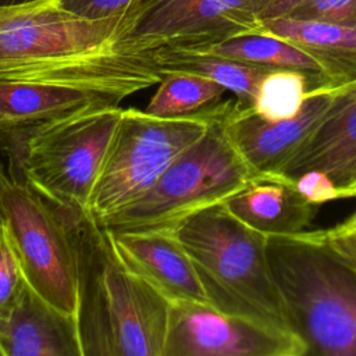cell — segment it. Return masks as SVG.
Returning a JSON list of instances; mask_svg holds the SVG:
<instances>
[{"label": "cell", "mask_w": 356, "mask_h": 356, "mask_svg": "<svg viewBox=\"0 0 356 356\" xmlns=\"http://www.w3.org/2000/svg\"><path fill=\"white\" fill-rule=\"evenodd\" d=\"M124 15L79 17L58 0L0 6V82L82 85L131 96L159 83L154 51L121 42Z\"/></svg>", "instance_id": "6da1fadb"}, {"label": "cell", "mask_w": 356, "mask_h": 356, "mask_svg": "<svg viewBox=\"0 0 356 356\" xmlns=\"http://www.w3.org/2000/svg\"><path fill=\"white\" fill-rule=\"evenodd\" d=\"M78 257L83 356H163L171 303L120 257L110 231L65 211Z\"/></svg>", "instance_id": "7a4b0ae2"}, {"label": "cell", "mask_w": 356, "mask_h": 356, "mask_svg": "<svg viewBox=\"0 0 356 356\" xmlns=\"http://www.w3.org/2000/svg\"><path fill=\"white\" fill-rule=\"evenodd\" d=\"M267 259L288 325L307 355L356 356V268L317 229L267 236Z\"/></svg>", "instance_id": "3957f363"}, {"label": "cell", "mask_w": 356, "mask_h": 356, "mask_svg": "<svg viewBox=\"0 0 356 356\" xmlns=\"http://www.w3.org/2000/svg\"><path fill=\"white\" fill-rule=\"evenodd\" d=\"M172 232L189 254L210 306L292 334L271 277L267 236L246 227L222 203L189 216Z\"/></svg>", "instance_id": "277c9868"}, {"label": "cell", "mask_w": 356, "mask_h": 356, "mask_svg": "<svg viewBox=\"0 0 356 356\" xmlns=\"http://www.w3.org/2000/svg\"><path fill=\"white\" fill-rule=\"evenodd\" d=\"M121 111L96 107L6 131L13 172L58 209L85 213Z\"/></svg>", "instance_id": "5b68a950"}, {"label": "cell", "mask_w": 356, "mask_h": 356, "mask_svg": "<svg viewBox=\"0 0 356 356\" xmlns=\"http://www.w3.org/2000/svg\"><path fill=\"white\" fill-rule=\"evenodd\" d=\"M228 99L207 131L185 149L134 204L102 224L113 232H172L189 216L225 202L254 177L229 142L222 117Z\"/></svg>", "instance_id": "8992f818"}, {"label": "cell", "mask_w": 356, "mask_h": 356, "mask_svg": "<svg viewBox=\"0 0 356 356\" xmlns=\"http://www.w3.org/2000/svg\"><path fill=\"white\" fill-rule=\"evenodd\" d=\"M225 103L178 118L154 117L135 107L122 108L85 213L103 222L134 204L207 131Z\"/></svg>", "instance_id": "52a82bcc"}, {"label": "cell", "mask_w": 356, "mask_h": 356, "mask_svg": "<svg viewBox=\"0 0 356 356\" xmlns=\"http://www.w3.org/2000/svg\"><path fill=\"white\" fill-rule=\"evenodd\" d=\"M0 203L26 282L53 306L76 316L78 257L65 211L6 171Z\"/></svg>", "instance_id": "ba28073f"}, {"label": "cell", "mask_w": 356, "mask_h": 356, "mask_svg": "<svg viewBox=\"0 0 356 356\" xmlns=\"http://www.w3.org/2000/svg\"><path fill=\"white\" fill-rule=\"evenodd\" d=\"M267 0H160L125 17L121 42L134 50L203 49L256 33Z\"/></svg>", "instance_id": "9c48e42d"}, {"label": "cell", "mask_w": 356, "mask_h": 356, "mask_svg": "<svg viewBox=\"0 0 356 356\" xmlns=\"http://www.w3.org/2000/svg\"><path fill=\"white\" fill-rule=\"evenodd\" d=\"M291 332L227 314L200 302L170 306L163 356H305Z\"/></svg>", "instance_id": "30bf717a"}, {"label": "cell", "mask_w": 356, "mask_h": 356, "mask_svg": "<svg viewBox=\"0 0 356 356\" xmlns=\"http://www.w3.org/2000/svg\"><path fill=\"white\" fill-rule=\"evenodd\" d=\"M342 85L313 89L296 115L275 121L238 107L234 99L222 117L224 131L254 175L277 172L328 114Z\"/></svg>", "instance_id": "8fae6325"}, {"label": "cell", "mask_w": 356, "mask_h": 356, "mask_svg": "<svg viewBox=\"0 0 356 356\" xmlns=\"http://www.w3.org/2000/svg\"><path fill=\"white\" fill-rule=\"evenodd\" d=\"M110 234L122 261L170 303L210 305L193 263L174 232L110 231Z\"/></svg>", "instance_id": "7c38bea8"}, {"label": "cell", "mask_w": 356, "mask_h": 356, "mask_svg": "<svg viewBox=\"0 0 356 356\" xmlns=\"http://www.w3.org/2000/svg\"><path fill=\"white\" fill-rule=\"evenodd\" d=\"M312 170L346 191L356 178V79L341 86L328 114L277 172L295 178Z\"/></svg>", "instance_id": "4fadbf2b"}, {"label": "cell", "mask_w": 356, "mask_h": 356, "mask_svg": "<svg viewBox=\"0 0 356 356\" xmlns=\"http://www.w3.org/2000/svg\"><path fill=\"white\" fill-rule=\"evenodd\" d=\"M0 355L83 356L76 316L57 309L26 282L0 324Z\"/></svg>", "instance_id": "5bb4252c"}, {"label": "cell", "mask_w": 356, "mask_h": 356, "mask_svg": "<svg viewBox=\"0 0 356 356\" xmlns=\"http://www.w3.org/2000/svg\"><path fill=\"white\" fill-rule=\"evenodd\" d=\"M222 206L241 222L264 236L307 231L318 206L307 202L293 181L278 172L254 175Z\"/></svg>", "instance_id": "9a60e30c"}, {"label": "cell", "mask_w": 356, "mask_h": 356, "mask_svg": "<svg viewBox=\"0 0 356 356\" xmlns=\"http://www.w3.org/2000/svg\"><path fill=\"white\" fill-rule=\"evenodd\" d=\"M124 93L82 85L0 82V131L33 125L71 113L120 106Z\"/></svg>", "instance_id": "2e32d148"}, {"label": "cell", "mask_w": 356, "mask_h": 356, "mask_svg": "<svg viewBox=\"0 0 356 356\" xmlns=\"http://www.w3.org/2000/svg\"><path fill=\"white\" fill-rule=\"evenodd\" d=\"M257 32L282 38L313 54L323 64L331 85L356 79L355 26L278 17L263 19Z\"/></svg>", "instance_id": "e0dca14e"}, {"label": "cell", "mask_w": 356, "mask_h": 356, "mask_svg": "<svg viewBox=\"0 0 356 356\" xmlns=\"http://www.w3.org/2000/svg\"><path fill=\"white\" fill-rule=\"evenodd\" d=\"M161 74L181 71L209 78L234 95L235 104L249 108L259 82L271 70L204 50L159 47L154 50Z\"/></svg>", "instance_id": "ac0fdd59"}, {"label": "cell", "mask_w": 356, "mask_h": 356, "mask_svg": "<svg viewBox=\"0 0 356 356\" xmlns=\"http://www.w3.org/2000/svg\"><path fill=\"white\" fill-rule=\"evenodd\" d=\"M195 50H204L267 68H289L303 71L318 78L324 83L331 85L323 64L313 54L292 42L268 33L257 32L239 35Z\"/></svg>", "instance_id": "d6986e66"}, {"label": "cell", "mask_w": 356, "mask_h": 356, "mask_svg": "<svg viewBox=\"0 0 356 356\" xmlns=\"http://www.w3.org/2000/svg\"><path fill=\"white\" fill-rule=\"evenodd\" d=\"M227 92L217 82L197 74L165 72L145 111L160 118L186 117L220 104Z\"/></svg>", "instance_id": "ffe728a7"}, {"label": "cell", "mask_w": 356, "mask_h": 356, "mask_svg": "<svg viewBox=\"0 0 356 356\" xmlns=\"http://www.w3.org/2000/svg\"><path fill=\"white\" fill-rule=\"evenodd\" d=\"M324 85L303 71L271 68L259 82L249 110L266 120L291 118L302 110L312 90Z\"/></svg>", "instance_id": "44dd1931"}, {"label": "cell", "mask_w": 356, "mask_h": 356, "mask_svg": "<svg viewBox=\"0 0 356 356\" xmlns=\"http://www.w3.org/2000/svg\"><path fill=\"white\" fill-rule=\"evenodd\" d=\"M25 284L21 260L3 218L0 220V324L18 303Z\"/></svg>", "instance_id": "7402d4cb"}, {"label": "cell", "mask_w": 356, "mask_h": 356, "mask_svg": "<svg viewBox=\"0 0 356 356\" xmlns=\"http://www.w3.org/2000/svg\"><path fill=\"white\" fill-rule=\"evenodd\" d=\"M285 17L356 28V0H305Z\"/></svg>", "instance_id": "603a6c76"}, {"label": "cell", "mask_w": 356, "mask_h": 356, "mask_svg": "<svg viewBox=\"0 0 356 356\" xmlns=\"http://www.w3.org/2000/svg\"><path fill=\"white\" fill-rule=\"evenodd\" d=\"M68 11L89 19L138 14L160 0H58Z\"/></svg>", "instance_id": "cb8c5ba5"}, {"label": "cell", "mask_w": 356, "mask_h": 356, "mask_svg": "<svg viewBox=\"0 0 356 356\" xmlns=\"http://www.w3.org/2000/svg\"><path fill=\"white\" fill-rule=\"evenodd\" d=\"M291 179L293 181L300 195L314 206L341 199H352L349 191L338 186L323 171H306Z\"/></svg>", "instance_id": "d4e9b609"}, {"label": "cell", "mask_w": 356, "mask_h": 356, "mask_svg": "<svg viewBox=\"0 0 356 356\" xmlns=\"http://www.w3.org/2000/svg\"><path fill=\"white\" fill-rule=\"evenodd\" d=\"M317 234L335 253L356 268V210L339 224L317 229Z\"/></svg>", "instance_id": "484cf974"}, {"label": "cell", "mask_w": 356, "mask_h": 356, "mask_svg": "<svg viewBox=\"0 0 356 356\" xmlns=\"http://www.w3.org/2000/svg\"><path fill=\"white\" fill-rule=\"evenodd\" d=\"M305 0H267L260 15V22L268 18L285 17Z\"/></svg>", "instance_id": "4316f807"}, {"label": "cell", "mask_w": 356, "mask_h": 356, "mask_svg": "<svg viewBox=\"0 0 356 356\" xmlns=\"http://www.w3.org/2000/svg\"><path fill=\"white\" fill-rule=\"evenodd\" d=\"M39 0H0V6H11V4H21V3H31Z\"/></svg>", "instance_id": "83f0119b"}, {"label": "cell", "mask_w": 356, "mask_h": 356, "mask_svg": "<svg viewBox=\"0 0 356 356\" xmlns=\"http://www.w3.org/2000/svg\"><path fill=\"white\" fill-rule=\"evenodd\" d=\"M348 189H349V192H350V195H352V199H356V178L350 182V185L348 186Z\"/></svg>", "instance_id": "f1b7e54d"}, {"label": "cell", "mask_w": 356, "mask_h": 356, "mask_svg": "<svg viewBox=\"0 0 356 356\" xmlns=\"http://www.w3.org/2000/svg\"><path fill=\"white\" fill-rule=\"evenodd\" d=\"M4 171V167H3V164H1V161H0V175H1V172ZM0 220H3V211H1V203H0Z\"/></svg>", "instance_id": "f546056e"}]
</instances>
